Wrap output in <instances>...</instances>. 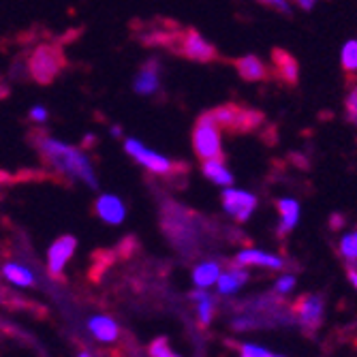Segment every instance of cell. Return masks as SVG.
Masks as SVG:
<instances>
[{
	"mask_svg": "<svg viewBox=\"0 0 357 357\" xmlns=\"http://www.w3.org/2000/svg\"><path fill=\"white\" fill-rule=\"evenodd\" d=\"M234 264L240 266V268H250V266L270 268V270H282L284 268V261L278 255H272V252H266V250H255V248L240 250Z\"/></svg>",
	"mask_w": 357,
	"mask_h": 357,
	"instance_id": "13",
	"label": "cell"
},
{
	"mask_svg": "<svg viewBox=\"0 0 357 357\" xmlns=\"http://www.w3.org/2000/svg\"><path fill=\"white\" fill-rule=\"evenodd\" d=\"M234 64H236L238 75L244 82H266V79H270V67L255 54H246V56L238 58Z\"/></svg>",
	"mask_w": 357,
	"mask_h": 357,
	"instance_id": "14",
	"label": "cell"
},
{
	"mask_svg": "<svg viewBox=\"0 0 357 357\" xmlns=\"http://www.w3.org/2000/svg\"><path fill=\"white\" fill-rule=\"evenodd\" d=\"M178 54H182L184 58L188 60H195V62H214L218 60V50L202 37L199 30L195 28H186L180 32V39L176 43V50Z\"/></svg>",
	"mask_w": 357,
	"mask_h": 357,
	"instance_id": "7",
	"label": "cell"
},
{
	"mask_svg": "<svg viewBox=\"0 0 357 357\" xmlns=\"http://www.w3.org/2000/svg\"><path fill=\"white\" fill-rule=\"evenodd\" d=\"M77 357H92V355H90V353H86V351H82V353H79Z\"/></svg>",
	"mask_w": 357,
	"mask_h": 357,
	"instance_id": "34",
	"label": "cell"
},
{
	"mask_svg": "<svg viewBox=\"0 0 357 357\" xmlns=\"http://www.w3.org/2000/svg\"><path fill=\"white\" fill-rule=\"evenodd\" d=\"M160 62L158 58H148L133 77V92L139 96H154L160 90Z\"/></svg>",
	"mask_w": 357,
	"mask_h": 357,
	"instance_id": "11",
	"label": "cell"
},
{
	"mask_svg": "<svg viewBox=\"0 0 357 357\" xmlns=\"http://www.w3.org/2000/svg\"><path fill=\"white\" fill-rule=\"evenodd\" d=\"M124 152L131 156L135 163H139L144 169H148L150 174H156V176H172V174H176V163H174L172 158H167L165 154H160L156 150L146 148L135 137H126L124 139Z\"/></svg>",
	"mask_w": 357,
	"mask_h": 357,
	"instance_id": "6",
	"label": "cell"
},
{
	"mask_svg": "<svg viewBox=\"0 0 357 357\" xmlns=\"http://www.w3.org/2000/svg\"><path fill=\"white\" fill-rule=\"evenodd\" d=\"M26 67H28V77L32 82L47 86L62 73L64 67H67V58H64V52L60 45L41 43L30 52Z\"/></svg>",
	"mask_w": 357,
	"mask_h": 357,
	"instance_id": "2",
	"label": "cell"
},
{
	"mask_svg": "<svg viewBox=\"0 0 357 357\" xmlns=\"http://www.w3.org/2000/svg\"><path fill=\"white\" fill-rule=\"evenodd\" d=\"M344 112H347V120H349L351 124H355V126H357V86L347 94Z\"/></svg>",
	"mask_w": 357,
	"mask_h": 357,
	"instance_id": "25",
	"label": "cell"
},
{
	"mask_svg": "<svg viewBox=\"0 0 357 357\" xmlns=\"http://www.w3.org/2000/svg\"><path fill=\"white\" fill-rule=\"evenodd\" d=\"M268 357H282V355H272V353H270V355H268Z\"/></svg>",
	"mask_w": 357,
	"mask_h": 357,
	"instance_id": "35",
	"label": "cell"
},
{
	"mask_svg": "<svg viewBox=\"0 0 357 357\" xmlns=\"http://www.w3.org/2000/svg\"><path fill=\"white\" fill-rule=\"evenodd\" d=\"M9 73H11V77H13V79H20V82H22V79H30V77H28V67H26V60H15Z\"/></svg>",
	"mask_w": 357,
	"mask_h": 357,
	"instance_id": "27",
	"label": "cell"
},
{
	"mask_svg": "<svg viewBox=\"0 0 357 357\" xmlns=\"http://www.w3.org/2000/svg\"><path fill=\"white\" fill-rule=\"evenodd\" d=\"M248 280V272L246 268H240L236 264L229 266V270L220 272L218 280H216V287H218V294L220 296H234L236 291Z\"/></svg>",
	"mask_w": 357,
	"mask_h": 357,
	"instance_id": "17",
	"label": "cell"
},
{
	"mask_svg": "<svg viewBox=\"0 0 357 357\" xmlns=\"http://www.w3.org/2000/svg\"><path fill=\"white\" fill-rule=\"evenodd\" d=\"M94 214L107 225H122L126 218V206L112 192H103L94 202Z\"/></svg>",
	"mask_w": 357,
	"mask_h": 357,
	"instance_id": "12",
	"label": "cell"
},
{
	"mask_svg": "<svg viewBox=\"0 0 357 357\" xmlns=\"http://www.w3.org/2000/svg\"><path fill=\"white\" fill-rule=\"evenodd\" d=\"M163 229L178 250H186V246H190L195 238L199 236L195 214L178 206L176 202L163 208Z\"/></svg>",
	"mask_w": 357,
	"mask_h": 357,
	"instance_id": "3",
	"label": "cell"
},
{
	"mask_svg": "<svg viewBox=\"0 0 357 357\" xmlns=\"http://www.w3.org/2000/svg\"><path fill=\"white\" fill-rule=\"evenodd\" d=\"M88 330H90V334L99 340V342H105V344H109V342H116L118 338H120V328H118V323L112 319V317H107V314H94V317H90V321H88Z\"/></svg>",
	"mask_w": 357,
	"mask_h": 357,
	"instance_id": "16",
	"label": "cell"
},
{
	"mask_svg": "<svg viewBox=\"0 0 357 357\" xmlns=\"http://www.w3.org/2000/svg\"><path fill=\"white\" fill-rule=\"evenodd\" d=\"M148 351H150V357H182L180 353H176L169 347L167 338H156V340H152V344H150Z\"/></svg>",
	"mask_w": 357,
	"mask_h": 357,
	"instance_id": "24",
	"label": "cell"
},
{
	"mask_svg": "<svg viewBox=\"0 0 357 357\" xmlns=\"http://www.w3.org/2000/svg\"><path fill=\"white\" fill-rule=\"evenodd\" d=\"M272 60H274V75L289 84V86H296L298 84V77H300V69H298V60L291 56L289 52L276 47L272 52Z\"/></svg>",
	"mask_w": 357,
	"mask_h": 357,
	"instance_id": "15",
	"label": "cell"
},
{
	"mask_svg": "<svg viewBox=\"0 0 357 357\" xmlns=\"http://www.w3.org/2000/svg\"><path fill=\"white\" fill-rule=\"evenodd\" d=\"M202 172H204V176H206L210 182H214L216 186H222V188H229V186H234V182H236L234 174L229 172V167L225 165V160H222V158L204 160Z\"/></svg>",
	"mask_w": 357,
	"mask_h": 357,
	"instance_id": "18",
	"label": "cell"
},
{
	"mask_svg": "<svg viewBox=\"0 0 357 357\" xmlns=\"http://www.w3.org/2000/svg\"><path fill=\"white\" fill-rule=\"evenodd\" d=\"M0 274L5 276V280H9L15 287H35L37 278L24 264L20 261H5L3 268H0Z\"/></svg>",
	"mask_w": 357,
	"mask_h": 357,
	"instance_id": "19",
	"label": "cell"
},
{
	"mask_svg": "<svg viewBox=\"0 0 357 357\" xmlns=\"http://www.w3.org/2000/svg\"><path fill=\"white\" fill-rule=\"evenodd\" d=\"M35 146L58 176L71 182H82L90 188H99V178H96L94 165L84 148L60 142L47 133H35Z\"/></svg>",
	"mask_w": 357,
	"mask_h": 357,
	"instance_id": "1",
	"label": "cell"
},
{
	"mask_svg": "<svg viewBox=\"0 0 357 357\" xmlns=\"http://www.w3.org/2000/svg\"><path fill=\"white\" fill-rule=\"evenodd\" d=\"M192 150L202 160L222 158V142H220V128L214 122L212 114L206 112L197 118L192 126Z\"/></svg>",
	"mask_w": 357,
	"mask_h": 357,
	"instance_id": "5",
	"label": "cell"
},
{
	"mask_svg": "<svg viewBox=\"0 0 357 357\" xmlns=\"http://www.w3.org/2000/svg\"><path fill=\"white\" fill-rule=\"evenodd\" d=\"M190 300L197 304V319H199V326L208 328L212 323V317H214V298L208 294V289H197L190 294Z\"/></svg>",
	"mask_w": 357,
	"mask_h": 357,
	"instance_id": "22",
	"label": "cell"
},
{
	"mask_svg": "<svg viewBox=\"0 0 357 357\" xmlns=\"http://www.w3.org/2000/svg\"><path fill=\"white\" fill-rule=\"evenodd\" d=\"M220 202H222V210L229 214L231 218H236L238 222H246L252 212L257 210V197L248 190H240V188H222L220 195Z\"/></svg>",
	"mask_w": 357,
	"mask_h": 357,
	"instance_id": "8",
	"label": "cell"
},
{
	"mask_svg": "<svg viewBox=\"0 0 357 357\" xmlns=\"http://www.w3.org/2000/svg\"><path fill=\"white\" fill-rule=\"evenodd\" d=\"M347 272H349V280L353 282V287L357 289V270H353V268H347Z\"/></svg>",
	"mask_w": 357,
	"mask_h": 357,
	"instance_id": "32",
	"label": "cell"
},
{
	"mask_svg": "<svg viewBox=\"0 0 357 357\" xmlns=\"http://www.w3.org/2000/svg\"><path fill=\"white\" fill-rule=\"evenodd\" d=\"M28 118H30L32 122H37V124H43V122L50 118V112H47L43 105H35V107H30Z\"/></svg>",
	"mask_w": 357,
	"mask_h": 357,
	"instance_id": "28",
	"label": "cell"
},
{
	"mask_svg": "<svg viewBox=\"0 0 357 357\" xmlns=\"http://www.w3.org/2000/svg\"><path fill=\"white\" fill-rule=\"evenodd\" d=\"M291 310H294L298 323L304 328L306 334L321 328V323H323V298L321 296H310V294L302 296L291 304Z\"/></svg>",
	"mask_w": 357,
	"mask_h": 357,
	"instance_id": "9",
	"label": "cell"
},
{
	"mask_svg": "<svg viewBox=\"0 0 357 357\" xmlns=\"http://www.w3.org/2000/svg\"><path fill=\"white\" fill-rule=\"evenodd\" d=\"M294 287H296V278H294V276H282V278H278L276 284H274L276 294H289V291L294 289Z\"/></svg>",
	"mask_w": 357,
	"mask_h": 357,
	"instance_id": "29",
	"label": "cell"
},
{
	"mask_svg": "<svg viewBox=\"0 0 357 357\" xmlns=\"http://www.w3.org/2000/svg\"><path fill=\"white\" fill-rule=\"evenodd\" d=\"M296 5H298L300 9H304V11H310V9H314L317 0H296Z\"/></svg>",
	"mask_w": 357,
	"mask_h": 357,
	"instance_id": "31",
	"label": "cell"
},
{
	"mask_svg": "<svg viewBox=\"0 0 357 357\" xmlns=\"http://www.w3.org/2000/svg\"><path fill=\"white\" fill-rule=\"evenodd\" d=\"M261 3H266V5H270V7H274V9H278V11H280V13H284V15H289V13H291L289 0H261Z\"/></svg>",
	"mask_w": 357,
	"mask_h": 357,
	"instance_id": "30",
	"label": "cell"
},
{
	"mask_svg": "<svg viewBox=\"0 0 357 357\" xmlns=\"http://www.w3.org/2000/svg\"><path fill=\"white\" fill-rule=\"evenodd\" d=\"M270 351H266L264 347L257 344H242L240 347V357H268Z\"/></svg>",
	"mask_w": 357,
	"mask_h": 357,
	"instance_id": "26",
	"label": "cell"
},
{
	"mask_svg": "<svg viewBox=\"0 0 357 357\" xmlns=\"http://www.w3.org/2000/svg\"><path fill=\"white\" fill-rule=\"evenodd\" d=\"M278 214H280L278 236H287L289 231H294V227L300 220V204L296 199H280L278 202Z\"/></svg>",
	"mask_w": 357,
	"mask_h": 357,
	"instance_id": "20",
	"label": "cell"
},
{
	"mask_svg": "<svg viewBox=\"0 0 357 357\" xmlns=\"http://www.w3.org/2000/svg\"><path fill=\"white\" fill-rule=\"evenodd\" d=\"M220 264L218 261H204L199 266H195L192 270V282L197 289H208L212 284H216L218 276H220Z\"/></svg>",
	"mask_w": 357,
	"mask_h": 357,
	"instance_id": "21",
	"label": "cell"
},
{
	"mask_svg": "<svg viewBox=\"0 0 357 357\" xmlns=\"http://www.w3.org/2000/svg\"><path fill=\"white\" fill-rule=\"evenodd\" d=\"M214 122L218 124V128L222 131H231V133H250L255 128H259V124L264 122V114L257 109H248L236 103H227L220 107L210 109Z\"/></svg>",
	"mask_w": 357,
	"mask_h": 357,
	"instance_id": "4",
	"label": "cell"
},
{
	"mask_svg": "<svg viewBox=\"0 0 357 357\" xmlns=\"http://www.w3.org/2000/svg\"><path fill=\"white\" fill-rule=\"evenodd\" d=\"M112 135H114V137H122V126H118V124L112 126Z\"/></svg>",
	"mask_w": 357,
	"mask_h": 357,
	"instance_id": "33",
	"label": "cell"
},
{
	"mask_svg": "<svg viewBox=\"0 0 357 357\" xmlns=\"http://www.w3.org/2000/svg\"><path fill=\"white\" fill-rule=\"evenodd\" d=\"M77 248V238L75 236H60L47 250V272L52 276H60L67 268L69 259L73 257Z\"/></svg>",
	"mask_w": 357,
	"mask_h": 357,
	"instance_id": "10",
	"label": "cell"
},
{
	"mask_svg": "<svg viewBox=\"0 0 357 357\" xmlns=\"http://www.w3.org/2000/svg\"><path fill=\"white\" fill-rule=\"evenodd\" d=\"M340 62H342L344 73H349V75L357 73V39H351L342 45Z\"/></svg>",
	"mask_w": 357,
	"mask_h": 357,
	"instance_id": "23",
	"label": "cell"
}]
</instances>
